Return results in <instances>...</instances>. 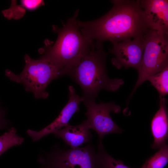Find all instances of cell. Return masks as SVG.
<instances>
[{
	"mask_svg": "<svg viewBox=\"0 0 168 168\" xmlns=\"http://www.w3.org/2000/svg\"><path fill=\"white\" fill-rule=\"evenodd\" d=\"M24 59L25 65L20 74H16L7 69L5 75L11 80L22 84L26 91L32 93L35 98H47L49 93L46 89L51 81L62 76L60 70L41 57L35 60L26 54Z\"/></svg>",
	"mask_w": 168,
	"mask_h": 168,
	"instance_id": "obj_4",
	"label": "cell"
},
{
	"mask_svg": "<svg viewBox=\"0 0 168 168\" xmlns=\"http://www.w3.org/2000/svg\"><path fill=\"white\" fill-rule=\"evenodd\" d=\"M139 2L148 28L168 35V1L141 0Z\"/></svg>",
	"mask_w": 168,
	"mask_h": 168,
	"instance_id": "obj_9",
	"label": "cell"
},
{
	"mask_svg": "<svg viewBox=\"0 0 168 168\" xmlns=\"http://www.w3.org/2000/svg\"><path fill=\"white\" fill-rule=\"evenodd\" d=\"M40 162L47 168H98L96 154L93 147L89 145L84 147L58 150Z\"/></svg>",
	"mask_w": 168,
	"mask_h": 168,
	"instance_id": "obj_7",
	"label": "cell"
},
{
	"mask_svg": "<svg viewBox=\"0 0 168 168\" xmlns=\"http://www.w3.org/2000/svg\"><path fill=\"white\" fill-rule=\"evenodd\" d=\"M85 120L81 124L72 126L68 124L52 133L61 138L71 148L75 149L83 144L89 142L92 135Z\"/></svg>",
	"mask_w": 168,
	"mask_h": 168,
	"instance_id": "obj_12",
	"label": "cell"
},
{
	"mask_svg": "<svg viewBox=\"0 0 168 168\" xmlns=\"http://www.w3.org/2000/svg\"><path fill=\"white\" fill-rule=\"evenodd\" d=\"M168 66V35L148 29L144 36V50L138 71V77L130 99L138 88L150 76Z\"/></svg>",
	"mask_w": 168,
	"mask_h": 168,
	"instance_id": "obj_5",
	"label": "cell"
},
{
	"mask_svg": "<svg viewBox=\"0 0 168 168\" xmlns=\"http://www.w3.org/2000/svg\"><path fill=\"white\" fill-rule=\"evenodd\" d=\"M168 162V147L166 144L145 161L141 168H164Z\"/></svg>",
	"mask_w": 168,
	"mask_h": 168,
	"instance_id": "obj_14",
	"label": "cell"
},
{
	"mask_svg": "<svg viewBox=\"0 0 168 168\" xmlns=\"http://www.w3.org/2000/svg\"><path fill=\"white\" fill-rule=\"evenodd\" d=\"M86 111L85 113L87 119L85 121L89 129L97 133L99 139V144H102V138L105 135L112 133H120L123 130L120 128L113 120L110 113L113 111L119 113L121 107L114 102L96 104L95 101L84 102Z\"/></svg>",
	"mask_w": 168,
	"mask_h": 168,
	"instance_id": "obj_6",
	"label": "cell"
},
{
	"mask_svg": "<svg viewBox=\"0 0 168 168\" xmlns=\"http://www.w3.org/2000/svg\"><path fill=\"white\" fill-rule=\"evenodd\" d=\"M144 36L112 43L110 52L114 57L111 61L117 69L132 67L138 71L142 59Z\"/></svg>",
	"mask_w": 168,
	"mask_h": 168,
	"instance_id": "obj_8",
	"label": "cell"
},
{
	"mask_svg": "<svg viewBox=\"0 0 168 168\" xmlns=\"http://www.w3.org/2000/svg\"><path fill=\"white\" fill-rule=\"evenodd\" d=\"M164 96H159V110L151 123V130L154 138L152 148L159 149L166 144L168 135V119Z\"/></svg>",
	"mask_w": 168,
	"mask_h": 168,
	"instance_id": "obj_11",
	"label": "cell"
},
{
	"mask_svg": "<svg viewBox=\"0 0 168 168\" xmlns=\"http://www.w3.org/2000/svg\"><path fill=\"white\" fill-rule=\"evenodd\" d=\"M22 5L26 9L29 10H33L42 5L43 2L42 0H22Z\"/></svg>",
	"mask_w": 168,
	"mask_h": 168,
	"instance_id": "obj_17",
	"label": "cell"
},
{
	"mask_svg": "<svg viewBox=\"0 0 168 168\" xmlns=\"http://www.w3.org/2000/svg\"><path fill=\"white\" fill-rule=\"evenodd\" d=\"M98 151L96 154L98 168H131L122 161L116 160L110 155L104 149L102 144H99Z\"/></svg>",
	"mask_w": 168,
	"mask_h": 168,
	"instance_id": "obj_13",
	"label": "cell"
},
{
	"mask_svg": "<svg viewBox=\"0 0 168 168\" xmlns=\"http://www.w3.org/2000/svg\"><path fill=\"white\" fill-rule=\"evenodd\" d=\"M79 12L77 10L62 27L54 26L53 30L58 35L56 42L53 45L46 41L45 46L39 50L43 54L41 57L56 66L62 76L78 63L94 42L81 31L77 19Z\"/></svg>",
	"mask_w": 168,
	"mask_h": 168,
	"instance_id": "obj_3",
	"label": "cell"
},
{
	"mask_svg": "<svg viewBox=\"0 0 168 168\" xmlns=\"http://www.w3.org/2000/svg\"><path fill=\"white\" fill-rule=\"evenodd\" d=\"M107 55L102 43L94 42L78 63L67 73L81 87L83 102L95 101L101 90L115 91L124 84L123 79H112L107 76Z\"/></svg>",
	"mask_w": 168,
	"mask_h": 168,
	"instance_id": "obj_2",
	"label": "cell"
},
{
	"mask_svg": "<svg viewBox=\"0 0 168 168\" xmlns=\"http://www.w3.org/2000/svg\"><path fill=\"white\" fill-rule=\"evenodd\" d=\"M24 138L16 134V129L12 128L0 136V156L10 148L21 144Z\"/></svg>",
	"mask_w": 168,
	"mask_h": 168,
	"instance_id": "obj_16",
	"label": "cell"
},
{
	"mask_svg": "<svg viewBox=\"0 0 168 168\" xmlns=\"http://www.w3.org/2000/svg\"><path fill=\"white\" fill-rule=\"evenodd\" d=\"M110 10L100 18L77 20L82 33L86 37L112 43L144 35L149 29L144 21L139 0H114Z\"/></svg>",
	"mask_w": 168,
	"mask_h": 168,
	"instance_id": "obj_1",
	"label": "cell"
},
{
	"mask_svg": "<svg viewBox=\"0 0 168 168\" xmlns=\"http://www.w3.org/2000/svg\"><path fill=\"white\" fill-rule=\"evenodd\" d=\"M151 84L158 92L160 96H164L168 93V66L161 72L147 78Z\"/></svg>",
	"mask_w": 168,
	"mask_h": 168,
	"instance_id": "obj_15",
	"label": "cell"
},
{
	"mask_svg": "<svg viewBox=\"0 0 168 168\" xmlns=\"http://www.w3.org/2000/svg\"><path fill=\"white\" fill-rule=\"evenodd\" d=\"M68 89V102L58 117L52 123L39 131L31 129L27 131V134L31 137L33 141H37L44 136L68 125L73 114L79 111L80 103L83 101V100L76 94L72 86H69Z\"/></svg>",
	"mask_w": 168,
	"mask_h": 168,
	"instance_id": "obj_10",
	"label": "cell"
}]
</instances>
